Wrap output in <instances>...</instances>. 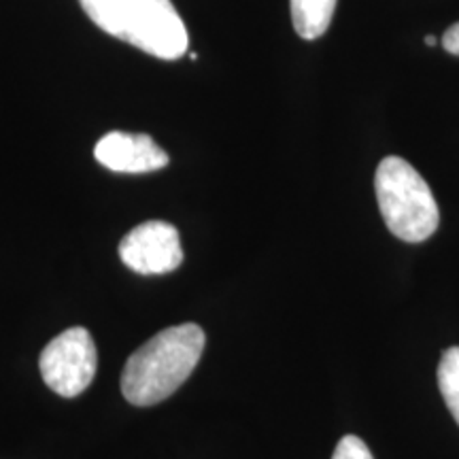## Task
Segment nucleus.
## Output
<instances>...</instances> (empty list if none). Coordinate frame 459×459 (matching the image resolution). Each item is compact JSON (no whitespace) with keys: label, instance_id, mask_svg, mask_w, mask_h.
I'll list each match as a JSON object with an SVG mask.
<instances>
[{"label":"nucleus","instance_id":"nucleus-1","mask_svg":"<svg viewBox=\"0 0 459 459\" xmlns=\"http://www.w3.org/2000/svg\"><path fill=\"white\" fill-rule=\"evenodd\" d=\"M204 330L196 324L172 325L149 338L126 361L122 394L132 406H153L187 381L204 351Z\"/></svg>","mask_w":459,"mask_h":459},{"label":"nucleus","instance_id":"nucleus-2","mask_svg":"<svg viewBox=\"0 0 459 459\" xmlns=\"http://www.w3.org/2000/svg\"><path fill=\"white\" fill-rule=\"evenodd\" d=\"M100 30L160 60L187 54L189 34L170 0H79Z\"/></svg>","mask_w":459,"mask_h":459},{"label":"nucleus","instance_id":"nucleus-3","mask_svg":"<svg viewBox=\"0 0 459 459\" xmlns=\"http://www.w3.org/2000/svg\"><path fill=\"white\" fill-rule=\"evenodd\" d=\"M375 192L383 221L394 237L406 243H423L438 230L440 211L432 189L404 158L381 160Z\"/></svg>","mask_w":459,"mask_h":459},{"label":"nucleus","instance_id":"nucleus-4","mask_svg":"<svg viewBox=\"0 0 459 459\" xmlns=\"http://www.w3.org/2000/svg\"><path fill=\"white\" fill-rule=\"evenodd\" d=\"M39 368L45 385L62 398L83 394L99 368L94 338L85 328H68L43 349Z\"/></svg>","mask_w":459,"mask_h":459},{"label":"nucleus","instance_id":"nucleus-5","mask_svg":"<svg viewBox=\"0 0 459 459\" xmlns=\"http://www.w3.org/2000/svg\"><path fill=\"white\" fill-rule=\"evenodd\" d=\"M119 257L124 266L136 274H166L183 264L179 230L169 221H145L119 243Z\"/></svg>","mask_w":459,"mask_h":459},{"label":"nucleus","instance_id":"nucleus-6","mask_svg":"<svg viewBox=\"0 0 459 459\" xmlns=\"http://www.w3.org/2000/svg\"><path fill=\"white\" fill-rule=\"evenodd\" d=\"M96 162L113 172L143 175L169 166V153L149 134L107 132L94 147Z\"/></svg>","mask_w":459,"mask_h":459},{"label":"nucleus","instance_id":"nucleus-7","mask_svg":"<svg viewBox=\"0 0 459 459\" xmlns=\"http://www.w3.org/2000/svg\"><path fill=\"white\" fill-rule=\"evenodd\" d=\"M290 9L298 37L304 41H315L328 32L336 0H290Z\"/></svg>","mask_w":459,"mask_h":459},{"label":"nucleus","instance_id":"nucleus-8","mask_svg":"<svg viewBox=\"0 0 459 459\" xmlns=\"http://www.w3.org/2000/svg\"><path fill=\"white\" fill-rule=\"evenodd\" d=\"M438 387L446 409L459 426V347H449L440 358Z\"/></svg>","mask_w":459,"mask_h":459},{"label":"nucleus","instance_id":"nucleus-9","mask_svg":"<svg viewBox=\"0 0 459 459\" xmlns=\"http://www.w3.org/2000/svg\"><path fill=\"white\" fill-rule=\"evenodd\" d=\"M332 459H375L372 457V453L366 443L358 436H342L341 443L336 445L334 449V455Z\"/></svg>","mask_w":459,"mask_h":459},{"label":"nucleus","instance_id":"nucleus-10","mask_svg":"<svg viewBox=\"0 0 459 459\" xmlns=\"http://www.w3.org/2000/svg\"><path fill=\"white\" fill-rule=\"evenodd\" d=\"M440 43H443V48L449 51V54L459 56V22L457 24H453L451 28H446L443 39H440Z\"/></svg>","mask_w":459,"mask_h":459},{"label":"nucleus","instance_id":"nucleus-11","mask_svg":"<svg viewBox=\"0 0 459 459\" xmlns=\"http://www.w3.org/2000/svg\"><path fill=\"white\" fill-rule=\"evenodd\" d=\"M436 43H438V39H436L434 34H428V37H426V45H428V48H434Z\"/></svg>","mask_w":459,"mask_h":459}]
</instances>
